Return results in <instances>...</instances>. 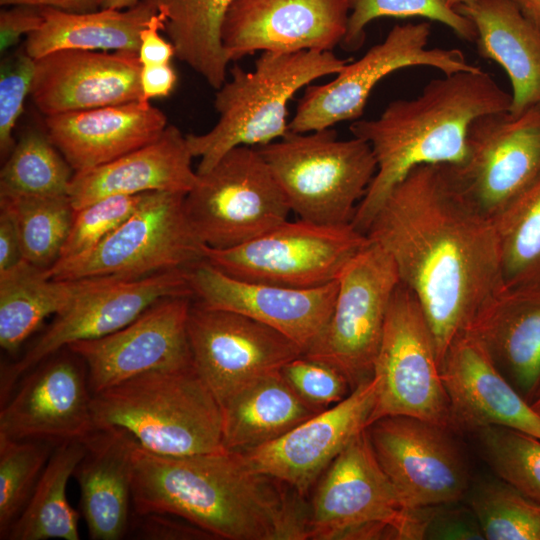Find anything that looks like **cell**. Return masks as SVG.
<instances>
[{"label":"cell","mask_w":540,"mask_h":540,"mask_svg":"<svg viewBox=\"0 0 540 540\" xmlns=\"http://www.w3.org/2000/svg\"><path fill=\"white\" fill-rule=\"evenodd\" d=\"M393 259L417 298L439 363L505 291L494 220L462 190L449 164L412 169L366 232Z\"/></svg>","instance_id":"6da1fadb"},{"label":"cell","mask_w":540,"mask_h":540,"mask_svg":"<svg viewBox=\"0 0 540 540\" xmlns=\"http://www.w3.org/2000/svg\"><path fill=\"white\" fill-rule=\"evenodd\" d=\"M256 472L240 452L169 456L138 443L133 454V513L179 516L228 540H304V496Z\"/></svg>","instance_id":"7a4b0ae2"},{"label":"cell","mask_w":540,"mask_h":540,"mask_svg":"<svg viewBox=\"0 0 540 540\" xmlns=\"http://www.w3.org/2000/svg\"><path fill=\"white\" fill-rule=\"evenodd\" d=\"M510 105V93L479 69L433 79L418 96L390 102L379 117L355 120L350 131L370 145L377 170L352 226L366 234L387 195L412 169L459 164L472 122Z\"/></svg>","instance_id":"3957f363"},{"label":"cell","mask_w":540,"mask_h":540,"mask_svg":"<svg viewBox=\"0 0 540 540\" xmlns=\"http://www.w3.org/2000/svg\"><path fill=\"white\" fill-rule=\"evenodd\" d=\"M96 428L119 427L153 453L226 450L217 399L193 366L151 371L93 394Z\"/></svg>","instance_id":"277c9868"},{"label":"cell","mask_w":540,"mask_h":540,"mask_svg":"<svg viewBox=\"0 0 540 540\" xmlns=\"http://www.w3.org/2000/svg\"><path fill=\"white\" fill-rule=\"evenodd\" d=\"M348 63L332 51L261 52L252 71L238 65L231 79L217 89L214 108L219 117L204 134H187L196 172L211 169L237 146H261L282 138L288 130V103L315 80L337 74Z\"/></svg>","instance_id":"5b68a950"},{"label":"cell","mask_w":540,"mask_h":540,"mask_svg":"<svg viewBox=\"0 0 540 540\" xmlns=\"http://www.w3.org/2000/svg\"><path fill=\"white\" fill-rule=\"evenodd\" d=\"M257 149L300 219L324 225L351 224L377 170L370 145L340 140L332 128L288 131Z\"/></svg>","instance_id":"8992f818"},{"label":"cell","mask_w":540,"mask_h":540,"mask_svg":"<svg viewBox=\"0 0 540 540\" xmlns=\"http://www.w3.org/2000/svg\"><path fill=\"white\" fill-rule=\"evenodd\" d=\"M197 175L185 210L207 247H236L288 220V201L257 147L237 146Z\"/></svg>","instance_id":"52a82bcc"},{"label":"cell","mask_w":540,"mask_h":540,"mask_svg":"<svg viewBox=\"0 0 540 540\" xmlns=\"http://www.w3.org/2000/svg\"><path fill=\"white\" fill-rule=\"evenodd\" d=\"M309 504V539H350L374 524L393 527L398 539H422L433 508H409L383 471L367 428L330 463Z\"/></svg>","instance_id":"ba28073f"},{"label":"cell","mask_w":540,"mask_h":540,"mask_svg":"<svg viewBox=\"0 0 540 540\" xmlns=\"http://www.w3.org/2000/svg\"><path fill=\"white\" fill-rule=\"evenodd\" d=\"M184 193L149 192L142 204L89 251L48 269L55 279H136L189 268L205 260V245L193 231Z\"/></svg>","instance_id":"9c48e42d"},{"label":"cell","mask_w":540,"mask_h":540,"mask_svg":"<svg viewBox=\"0 0 540 540\" xmlns=\"http://www.w3.org/2000/svg\"><path fill=\"white\" fill-rule=\"evenodd\" d=\"M373 376L378 392L369 425L409 416L455 431L433 333L414 293L401 282L388 308Z\"/></svg>","instance_id":"30bf717a"},{"label":"cell","mask_w":540,"mask_h":540,"mask_svg":"<svg viewBox=\"0 0 540 540\" xmlns=\"http://www.w3.org/2000/svg\"><path fill=\"white\" fill-rule=\"evenodd\" d=\"M352 224L324 225L285 221L236 247L205 246V260L234 278L290 288H315L339 278L367 244Z\"/></svg>","instance_id":"8fae6325"},{"label":"cell","mask_w":540,"mask_h":540,"mask_svg":"<svg viewBox=\"0 0 540 540\" xmlns=\"http://www.w3.org/2000/svg\"><path fill=\"white\" fill-rule=\"evenodd\" d=\"M430 32L429 22L395 25L383 41L348 62L333 80L308 85L288 130L307 133L358 120L375 86L401 69L425 66L443 75L481 69L469 63L460 49L428 47Z\"/></svg>","instance_id":"7c38bea8"},{"label":"cell","mask_w":540,"mask_h":540,"mask_svg":"<svg viewBox=\"0 0 540 540\" xmlns=\"http://www.w3.org/2000/svg\"><path fill=\"white\" fill-rule=\"evenodd\" d=\"M338 281L331 316L304 355L339 370L353 390L373 376L400 277L392 257L369 240L347 263Z\"/></svg>","instance_id":"4fadbf2b"},{"label":"cell","mask_w":540,"mask_h":540,"mask_svg":"<svg viewBox=\"0 0 540 540\" xmlns=\"http://www.w3.org/2000/svg\"><path fill=\"white\" fill-rule=\"evenodd\" d=\"M175 296L192 298L188 268L136 279L108 277L56 315L19 360L2 368L1 404L10 396L20 378L45 358L74 342L111 334L128 325L157 301Z\"/></svg>","instance_id":"5bb4252c"},{"label":"cell","mask_w":540,"mask_h":540,"mask_svg":"<svg viewBox=\"0 0 540 540\" xmlns=\"http://www.w3.org/2000/svg\"><path fill=\"white\" fill-rule=\"evenodd\" d=\"M187 330L194 368L220 405L303 355L298 345L275 329L193 300Z\"/></svg>","instance_id":"9a60e30c"},{"label":"cell","mask_w":540,"mask_h":540,"mask_svg":"<svg viewBox=\"0 0 540 540\" xmlns=\"http://www.w3.org/2000/svg\"><path fill=\"white\" fill-rule=\"evenodd\" d=\"M367 432L379 464L409 508L455 503L467 493V467L450 430L414 417L387 416Z\"/></svg>","instance_id":"2e32d148"},{"label":"cell","mask_w":540,"mask_h":540,"mask_svg":"<svg viewBox=\"0 0 540 540\" xmlns=\"http://www.w3.org/2000/svg\"><path fill=\"white\" fill-rule=\"evenodd\" d=\"M450 166L466 195L494 219L540 175V104L475 119L464 159Z\"/></svg>","instance_id":"e0dca14e"},{"label":"cell","mask_w":540,"mask_h":540,"mask_svg":"<svg viewBox=\"0 0 540 540\" xmlns=\"http://www.w3.org/2000/svg\"><path fill=\"white\" fill-rule=\"evenodd\" d=\"M93 393L83 360L65 347L39 362L1 404L0 435L59 444L95 429Z\"/></svg>","instance_id":"ac0fdd59"},{"label":"cell","mask_w":540,"mask_h":540,"mask_svg":"<svg viewBox=\"0 0 540 540\" xmlns=\"http://www.w3.org/2000/svg\"><path fill=\"white\" fill-rule=\"evenodd\" d=\"M192 298H163L125 327L67 347L86 365L93 394L138 375L193 366L188 338Z\"/></svg>","instance_id":"d6986e66"},{"label":"cell","mask_w":540,"mask_h":540,"mask_svg":"<svg viewBox=\"0 0 540 540\" xmlns=\"http://www.w3.org/2000/svg\"><path fill=\"white\" fill-rule=\"evenodd\" d=\"M377 392L378 379L372 376L281 437L240 453L256 472L305 497L336 456L369 426Z\"/></svg>","instance_id":"ffe728a7"},{"label":"cell","mask_w":540,"mask_h":540,"mask_svg":"<svg viewBox=\"0 0 540 540\" xmlns=\"http://www.w3.org/2000/svg\"><path fill=\"white\" fill-rule=\"evenodd\" d=\"M348 17V0H235L223 22L222 46L230 62L257 51H332Z\"/></svg>","instance_id":"44dd1931"},{"label":"cell","mask_w":540,"mask_h":540,"mask_svg":"<svg viewBox=\"0 0 540 540\" xmlns=\"http://www.w3.org/2000/svg\"><path fill=\"white\" fill-rule=\"evenodd\" d=\"M192 300L204 307L231 311L282 333L303 354L327 324L335 304L338 279L315 288H290L234 278L206 260L188 268Z\"/></svg>","instance_id":"7402d4cb"},{"label":"cell","mask_w":540,"mask_h":540,"mask_svg":"<svg viewBox=\"0 0 540 540\" xmlns=\"http://www.w3.org/2000/svg\"><path fill=\"white\" fill-rule=\"evenodd\" d=\"M440 369L454 430L500 426L540 439V415L503 376L474 333L463 331L453 339Z\"/></svg>","instance_id":"603a6c76"},{"label":"cell","mask_w":540,"mask_h":540,"mask_svg":"<svg viewBox=\"0 0 540 540\" xmlns=\"http://www.w3.org/2000/svg\"><path fill=\"white\" fill-rule=\"evenodd\" d=\"M141 67L131 51H54L35 59L30 95L45 117L139 101Z\"/></svg>","instance_id":"cb8c5ba5"},{"label":"cell","mask_w":540,"mask_h":540,"mask_svg":"<svg viewBox=\"0 0 540 540\" xmlns=\"http://www.w3.org/2000/svg\"><path fill=\"white\" fill-rule=\"evenodd\" d=\"M47 135L74 172L108 163L158 139L167 118L134 101L45 117Z\"/></svg>","instance_id":"d4e9b609"},{"label":"cell","mask_w":540,"mask_h":540,"mask_svg":"<svg viewBox=\"0 0 540 540\" xmlns=\"http://www.w3.org/2000/svg\"><path fill=\"white\" fill-rule=\"evenodd\" d=\"M186 135L167 125L155 141L92 169L75 172L68 197L74 210L105 197L147 192L187 194L197 181Z\"/></svg>","instance_id":"484cf974"},{"label":"cell","mask_w":540,"mask_h":540,"mask_svg":"<svg viewBox=\"0 0 540 540\" xmlns=\"http://www.w3.org/2000/svg\"><path fill=\"white\" fill-rule=\"evenodd\" d=\"M85 450L73 477L89 537L119 540L127 535L132 509L135 438L119 427L96 428L83 440Z\"/></svg>","instance_id":"4316f807"},{"label":"cell","mask_w":540,"mask_h":540,"mask_svg":"<svg viewBox=\"0 0 540 540\" xmlns=\"http://www.w3.org/2000/svg\"><path fill=\"white\" fill-rule=\"evenodd\" d=\"M456 10L476 30L478 54L496 62L511 85L509 112L540 104V32L511 0H478Z\"/></svg>","instance_id":"83f0119b"},{"label":"cell","mask_w":540,"mask_h":540,"mask_svg":"<svg viewBox=\"0 0 540 540\" xmlns=\"http://www.w3.org/2000/svg\"><path fill=\"white\" fill-rule=\"evenodd\" d=\"M108 277L55 279L25 260L0 272L1 348L15 353L44 319L64 312Z\"/></svg>","instance_id":"f1b7e54d"},{"label":"cell","mask_w":540,"mask_h":540,"mask_svg":"<svg viewBox=\"0 0 540 540\" xmlns=\"http://www.w3.org/2000/svg\"><path fill=\"white\" fill-rule=\"evenodd\" d=\"M468 331L532 398L540 385V288L505 290Z\"/></svg>","instance_id":"f546056e"},{"label":"cell","mask_w":540,"mask_h":540,"mask_svg":"<svg viewBox=\"0 0 540 540\" xmlns=\"http://www.w3.org/2000/svg\"><path fill=\"white\" fill-rule=\"evenodd\" d=\"M43 23L29 34L24 48L34 59L58 50L138 53L140 33L156 11L143 1L127 9L72 13L42 7Z\"/></svg>","instance_id":"4dcf8cb0"},{"label":"cell","mask_w":540,"mask_h":540,"mask_svg":"<svg viewBox=\"0 0 540 540\" xmlns=\"http://www.w3.org/2000/svg\"><path fill=\"white\" fill-rule=\"evenodd\" d=\"M220 407L223 446L236 452L269 443L320 412L291 389L280 371L252 382Z\"/></svg>","instance_id":"1f68e13d"},{"label":"cell","mask_w":540,"mask_h":540,"mask_svg":"<svg viewBox=\"0 0 540 540\" xmlns=\"http://www.w3.org/2000/svg\"><path fill=\"white\" fill-rule=\"evenodd\" d=\"M163 19L175 57L212 88L225 82L229 60L221 41L225 16L235 0H141Z\"/></svg>","instance_id":"d6a6232c"},{"label":"cell","mask_w":540,"mask_h":540,"mask_svg":"<svg viewBox=\"0 0 540 540\" xmlns=\"http://www.w3.org/2000/svg\"><path fill=\"white\" fill-rule=\"evenodd\" d=\"M83 440L57 444L25 509L6 540H79V514L67 499V484L84 454Z\"/></svg>","instance_id":"836d02e7"},{"label":"cell","mask_w":540,"mask_h":540,"mask_svg":"<svg viewBox=\"0 0 540 540\" xmlns=\"http://www.w3.org/2000/svg\"><path fill=\"white\" fill-rule=\"evenodd\" d=\"M493 220L505 290L540 288V175Z\"/></svg>","instance_id":"e575fe53"},{"label":"cell","mask_w":540,"mask_h":540,"mask_svg":"<svg viewBox=\"0 0 540 540\" xmlns=\"http://www.w3.org/2000/svg\"><path fill=\"white\" fill-rule=\"evenodd\" d=\"M74 170L47 133L28 130L0 172V197L68 195Z\"/></svg>","instance_id":"d590c367"},{"label":"cell","mask_w":540,"mask_h":540,"mask_svg":"<svg viewBox=\"0 0 540 540\" xmlns=\"http://www.w3.org/2000/svg\"><path fill=\"white\" fill-rule=\"evenodd\" d=\"M0 206L15 218L23 259L51 268L60 257L74 217L68 195L0 197Z\"/></svg>","instance_id":"8d00e7d4"},{"label":"cell","mask_w":540,"mask_h":540,"mask_svg":"<svg viewBox=\"0 0 540 540\" xmlns=\"http://www.w3.org/2000/svg\"><path fill=\"white\" fill-rule=\"evenodd\" d=\"M57 444L0 435V539L28 504Z\"/></svg>","instance_id":"74e56055"},{"label":"cell","mask_w":540,"mask_h":540,"mask_svg":"<svg viewBox=\"0 0 540 540\" xmlns=\"http://www.w3.org/2000/svg\"><path fill=\"white\" fill-rule=\"evenodd\" d=\"M470 505L487 540H540V503L504 482L478 486Z\"/></svg>","instance_id":"f35d334b"},{"label":"cell","mask_w":540,"mask_h":540,"mask_svg":"<svg viewBox=\"0 0 540 540\" xmlns=\"http://www.w3.org/2000/svg\"><path fill=\"white\" fill-rule=\"evenodd\" d=\"M348 4L347 30L340 44L347 51L362 47L365 28L380 17H421L445 25L465 41L475 42L476 39L472 22L444 0H348Z\"/></svg>","instance_id":"ab89813d"},{"label":"cell","mask_w":540,"mask_h":540,"mask_svg":"<svg viewBox=\"0 0 540 540\" xmlns=\"http://www.w3.org/2000/svg\"><path fill=\"white\" fill-rule=\"evenodd\" d=\"M481 444L496 473L527 497L540 503V439L500 426L483 428Z\"/></svg>","instance_id":"60d3db41"},{"label":"cell","mask_w":540,"mask_h":540,"mask_svg":"<svg viewBox=\"0 0 540 540\" xmlns=\"http://www.w3.org/2000/svg\"><path fill=\"white\" fill-rule=\"evenodd\" d=\"M148 193L105 197L75 210L58 261L74 258L95 247L142 204Z\"/></svg>","instance_id":"b9f144b4"},{"label":"cell","mask_w":540,"mask_h":540,"mask_svg":"<svg viewBox=\"0 0 540 540\" xmlns=\"http://www.w3.org/2000/svg\"><path fill=\"white\" fill-rule=\"evenodd\" d=\"M280 373L291 389L318 411L339 403L352 391L339 370L304 354L285 364Z\"/></svg>","instance_id":"7bdbcfd3"},{"label":"cell","mask_w":540,"mask_h":540,"mask_svg":"<svg viewBox=\"0 0 540 540\" xmlns=\"http://www.w3.org/2000/svg\"><path fill=\"white\" fill-rule=\"evenodd\" d=\"M35 59L24 46L1 61L0 67V154L6 159L16 141L13 131L31 93Z\"/></svg>","instance_id":"ee69618b"},{"label":"cell","mask_w":540,"mask_h":540,"mask_svg":"<svg viewBox=\"0 0 540 540\" xmlns=\"http://www.w3.org/2000/svg\"><path fill=\"white\" fill-rule=\"evenodd\" d=\"M138 540H198L215 539L193 523L170 513H133L127 531Z\"/></svg>","instance_id":"f6af8a7d"},{"label":"cell","mask_w":540,"mask_h":540,"mask_svg":"<svg viewBox=\"0 0 540 540\" xmlns=\"http://www.w3.org/2000/svg\"><path fill=\"white\" fill-rule=\"evenodd\" d=\"M43 23L42 7L13 5L0 12V51L6 52L20 38L33 33Z\"/></svg>","instance_id":"bcb514c9"},{"label":"cell","mask_w":540,"mask_h":540,"mask_svg":"<svg viewBox=\"0 0 540 540\" xmlns=\"http://www.w3.org/2000/svg\"><path fill=\"white\" fill-rule=\"evenodd\" d=\"M161 31L163 19L156 13L140 33L138 58L142 66L167 64L175 56L172 43L161 36Z\"/></svg>","instance_id":"7dc6e473"},{"label":"cell","mask_w":540,"mask_h":540,"mask_svg":"<svg viewBox=\"0 0 540 540\" xmlns=\"http://www.w3.org/2000/svg\"><path fill=\"white\" fill-rule=\"evenodd\" d=\"M177 75L170 63L142 66L140 71L141 101L167 97L172 93Z\"/></svg>","instance_id":"c3c4849f"},{"label":"cell","mask_w":540,"mask_h":540,"mask_svg":"<svg viewBox=\"0 0 540 540\" xmlns=\"http://www.w3.org/2000/svg\"><path fill=\"white\" fill-rule=\"evenodd\" d=\"M19 231L13 214L0 206V272L23 261Z\"/></svg>","instance_id":"681fc988"},{"label":"cell","mask_w":540,"mask_h":540,"mask_svg":"<svg viewBox=\"0 0 540 540\" xmlns=\"http://www.w3.org/2000/svg\"><path fill=\"white\" fill-rule=\"evenodd\" d=\"M432 531V535L440 539H484L479 523H471L465 517L456 516L455 514L449 517H443L441 520H436L433 517L428 531Z\"/></svg>","instance_id":"f907efd6"},{"label":"cell","mask_w":540,"mask_h":540,"mask_svg":"<svg viewBox=\"0 0 540 540\" xmlns=\"http://www.w3.org/2000/svg\"><path fill=\"white\" fill-rule=\"evenodd\" d=\"M0 4L49 7L72 13H87L100 9V0H0Z\"/></svg>","instance_id":"816d5d0a"},{"label":"cell","mask_w":540,"mask_h":540,"mask_svg":"<svg viewBox=\"0 0 540 540\" xmlns=\"http://www.w3.org/2000/svg\"><path fill=\"white\" fill-rule=\"evenodd\" d=\"M523 16L540 32V0H511Z\"/></svg>","instance_id":"f5cc1de1"},{"label":"cell","mask_w":540,"mask_h":540,"mask_svg":"<svg viewBox=\"0 0 540 540\" xmlns=\"http://www.w3.org/2000/svg\"><path fill=\"white\" fill-rule=\"evenodd\" d=\"M141 0H100V9H127L136 6Z\"/></svg>","instance_id":"db71d44e"},{"label":"cell","mask_w":540,"mask_h":540,"mask_svg":"<svg viewBox=\"0 0 540 540\" xmlns=\"http://www.w3.org/2000/svg\"><path fill=\"white\" fill-rule=\"evenodd\" d=\"M530 405L540 415V385L533 394Z\"/></svg>","instance_id":"11a10c76"},{"label":"cell","mask_w":540,"mask_h":540,"mask_svg":"<svg viewBox=\"0 0 540 540\" xmlns=\"http://www.w3.org/2000/svg\"><path fill=\"white\" fill-rule=\"evenodd\" d=\"M475 1H478V0H444V2L448 6L454 8V9H456L460 5L472 3V2H475Z\"/></svg>","instance_id":"9f6ffc18"}]
</instances>
